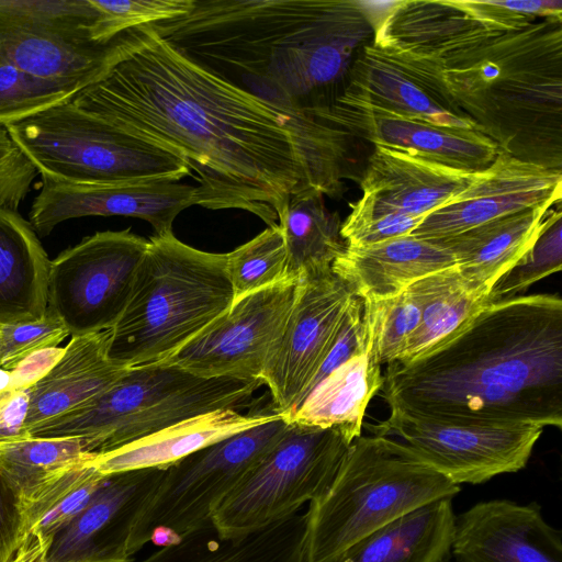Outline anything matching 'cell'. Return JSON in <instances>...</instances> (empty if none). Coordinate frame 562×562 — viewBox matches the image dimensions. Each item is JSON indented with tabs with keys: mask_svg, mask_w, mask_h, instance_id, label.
<instances>
[{
	"mask_svg": "<svg viewBox=\"0 0 562 562\" xmlns=\"http://www.w3.org/2000/svg\"><path fill=\"white\" fill-rule=\"evenodd\" d=\"M336 101L476 131L447 91L439 64L392 56L372 44L356 60L347 87Z\"/></svg>",
	"mask_w": 562,
	"mask_h": 562,
	"instance_id": "20",
	"label": "cell"
},
{
	"mask_svg": "<svg viewBox=\"0 0 562 562\" xmlns=\"http://www.w3.org/2000/svg\"><path fill=\"white\" fill-rule=\"evenodd\" d=\"M42 180L110 183L171 179L192 172L169 150L135 137L71 100L5 126Z\"/></svg>",
	"mask_w": 562,
	"mask_h": 562,
	"instance_id": "8",
	"label": "cell"
},
{
	"mask_svg": "<svg viewBox=\"0 0 562 562\" xmlns=\"http://www.w3.org/2000/svg\"><path fill=\"white\" fill-rule=\"evenodd\" d=\"M353 439L339 427L289 423L270 452L212 517L220 535L236 537L297 513L335 479Z\"/></svg>",
	"mask_w": 562,
	"mask_h": 562,
	"instance_id": "10",
	"label": "cell"
},
{
	"mask_svg": "<svg viewBox=\"0 0 562 562\" xmlns=\"http://www.w3.org/2000/svg\"><path fill=\"white\" fill-rule=\"evenodd\" d=\"M297 288L299 279L288 278L233 303L204 331L161 363L201 378L260 380L282 339Z\"/></svg>",
	"mask_w": 562,
	"mask_h": 562,
	"instance_id": "14",
	"label": "cell"
},
{
	"mask_svg": "<svg viewBox=\"0 0 562 562\" xmlns=\"http://www.w3.org/2000/svg\"><path fill=\"white\" fill-rule=\"evenodd\" d=\"M355 297L331 269L299 278L284 334L260 376L274 411L285 419L308 394Z\"/></svg>",
	"mask_w": 562,
	"mask_h": 562,
	"instance_id": "16",
	"label": "cell"
},
{
	"mask_svg": "<svg viewBox=\"0 0 562 562\" xmlns=\"http://www.w3.org/2000/svg\"><path fill=\"white\" fill-rule=\"evenodd\" d=\"M494 2L518 14L535 18L562 16L561 0H499Z\"/></svg>",
	"mask_w": 562,
	"mask_h": 562,
	"instance_id": "45",
	"label": "cell"
},
{
	"mask_svg": "<svg viewBox=\"0 0 562 562\" xmlns=\"http://www.w3.org/2000/svg\"><path fill=\"white\" fill-rule=\"evenodd\" d=\"M561 170L499 150L465 190L426 215L409 235L441 239L527 209L550 207L561 201Z\"/></svg>",
	"mask_w": 562,
	"mask_h": 562,
	"instance_id": "19",
	"label": "cell"
},
{
	"mask_svg": "<svg viewBox=\"0 0 562 562\" xmlns=\"http://www.w3.org/2000/svg\"><path fill=\"white\" fill-rule=\"evenodd\" d=\"M151 26L318 140L328 130L310 113L341 95L375 34L364 1L356 0H194L187 14Z\"/></svg>",
	"mask_w": 562,
	"mask_h": 562,
	"instance_id": "2",
	"label": "cell"
},
{
	"mask_svg": "<svg viewBox=\"0 0 562 562\" xmlns=\"http://www.w3.org/2000/svg\"><path fill=\"white\" fill-rule=\"evenodd\" d=\"M77 92L61 83L31 75L0 58V126H8L57 104Z\"/></svg>",
	"mask_w": 562,
	"mask_h": 562,
	"instance_id": "38",
	"label": "cell"
},
{
	"mask_svg": "<svg viewBox=\"0 0 562 562\" xmlns=\"http://www.w3.org/2000/svg\"><path fill=\"white\" fill-rule=\"evenodd\" d=\"M341 223L339 214L325 206L324 194L315 189L290 198L278 218L286 249L288 278L331 269L347 246L340 233Z\"/></svg>",
	"mask_w": 562,
	"mask_h": 562,
	"instance_id": "32",
	"label": "cell"
},
{
	"mask_svg": "<svg viewBox=\"0 0 562 562\" xmlns=\"http://www.w3.org/2000/svg\"><path fill=\"white\" fill-rule=\"evenodd\" d=\"M416 285L423 300L420 322L394 361H408L424 353L490 304V291L470 284L456 266L429 274Z\"/></svg>",
	"mask_w": 562,
	"mask_h": 562,
	"instance_id": "33",
	"label": "cell"
},
{
	"mask_svg": "<svg viewBox=\"0 0 562 562\" xmlns=\"http://www.w3.org/2000/svg\"><path fill=\"white\" fill-rule=\"evenodd\" d=\"M255 404L256 401L246 414L235 409H220L178 422L123 447L95 454L90 463L103 474L168 468L198 450L279 415L271 402L266 408Z\"/></svg>",
	"mask_w": 562,
	"mask_h": 562,
	"instance_id": "26",
	"label": "cell"
},
{
	"mask_svg": "<svg viewBox=\"0 0 562 562\" xmlns=\"http://www.w3.org/2000/svg\"><path fill=\"white\" fill-rule=\"evenodd\" d=\"M475 176L413 151L374 145L360 182L361 199L381 213L424 218L465 190Z\"/></svg>",
	"mask_w": 562,
	"mask_h": 562,
	"instance_id": "23",
	"label": "cell"
},
{
	"mask_svg": "<svg viewBox=\"0 0 562 562\" xmlns=\"http://www.w3.org/2000/svg\"><path fill=\"white\" fill-rule=\"evenodd\" d=\"M67 336V327L49 308L36 321L0 325V368L12 371L30 356L56 348Z\"/></svg>",
	"mask_w": 562,
	"mask_h": 562,
	"instance_id": "40",
	"label": "cell"
},
{
	"mask_svg": "<svg viewBox=\"0 0 562 562\" xmlns=\"http://www.w3.org/2000/svg\"><path fill=\"white\" fill-rule=\"evenodd\" d=\"M111 329L70 341L49 371L30 386L27 432L82 406L111 389L128 370L109 356Z\"/></svg>",
	"mask_w": 562,
	"mask_h": 562,
	"instance_id": "25",
	"label": "cell"
},
{
	"mask_svg": "<svg viewBox=\"0 0 562 562\" xmlns=\"http://www.w3.org/2000/svg\"><path fill=\"white\" fill-rule=\"evenodd\" d=\"M167 468L106 474L86 507L38 555L8 562H131L128 539Z\"/></svg>",
	"mask_w": 562,
	"mask_h": 562,
	"instance_id": "18",
	"label": "cell"
},
{
	"mask_svg": "<svg viewBox=\"0 0 562 562\" xmlns=\"http://www.w3.org/2000/svg\"><path fill=\"white\" fill-rule=\"evenodd\" d=\"M452 498L422 505L363 536L331 562H441L448 559L456 516Z\"/></svg>",
	"mask_w": 562,
	"mask_h": 562,
	"instance_id": "29",
	"label": "cell"
},
{
	"mask_svg": "<svg viewBox=\"0 0 562 562\" xmlns=\"http://www.w3.org/2000/svg\"><path fill=\"white\" fill-rule=\"evenodd\" d=\"M456 266L452 254L435 239L411 235L368 246L347 245L331 271L363 301L395 296L418 280Z\"/></svg>",
	"mask_w": 562,
	"mask_h": 562,
	"instance_id": "24",
	"label": "cell"
},
{
	"mask_svg": "<svg viewBox=\"0 0 562 562\" xmlns=\"http://www.w3.org/2000/svg\"><path fill=\"white\" fill-rule=\"evenodd\" d=\"M148 239L131 229L95 232L50 260L47 308L70 336L111 329L131 296Z\"/></svg>",
	"mask_w": 562,
	"mask_h": 562,
	"instance_id": "12",
	"label": "cell"
},
{
	"mask_svg": "<svg viewBox=\"0 0 562 562\" xmlns=\"http://www.w3.org/2000/svg\"><path fill=\"white\" fill-rule=\"evenodd\" d=\"M71 101L181 158L198 173L195 205L244 210L274 226L292 195L314 189L304 155L316 142L151 25L115 37L104 72Z\"/></svg>",
	"mask_w": 562,
	"mask_h": 562,
	"instance_id": "1",
	"label": "cell"
},
{
	"mask_svg": "<svg viewBox=\"0 0 562 562\" xmlns=\"http://www.w3.org/2000/svg\"><path fill=\"white\" fill-rule=\"evenodd\" d=\"M97 15L92 40L109 43L122 33L187 14L194 0H92Z\"/></svg>",
	"mask_w": 562,
	"mask_h": 562,
	"instance_id": "39",
	"label": "cell"
},
{
	"mask_svg": "<svg viewBox=\"0 0 562 562\" xmlns=\"http://www.w3.org/2000/svg\"><path fill=\"white\" fill-rule=\"evenodd\" d=\"M311 115L374 145L405 149L471 172L486 169L499 151L490 138L475 130L440 126L339 101Z\"/></svg>",
	"mask_w": 562,
	"mask_h": 562,
	"instance_id": "21",
	"label": "cell"
},
{
	"mask_svg": "<svg viewBox=\"0 0 562 562\" xmlns=\"http://www.w3.org/2000/svg\"><path fill=\"white\" fill-rule=\"evenodd\" d=\"M441 562H457V561H450V560L446 559V560H443Z\"/></svg>",
	"mask_w": 562,
	"mask_h": 562,
	"instance_id": "46",
	"label": "cell"
},
{
	"mask_svg": "<svg viewBox=\"0 0 562 562\" xmlns=\"http://www.w3.org/2000/svg\"><path fill=\"white\" fill-rule=\"evenodd\" d=\"M288 256L279 225L268 226L252 239L226 254V274L233 303L285 279Z\"/></svg>",
	"mask_w": 562,
	"mask_h": 562,
	"instance_id": "36",
	"label": "cell"
},
{
	"mask_svg": "<svg viewBox=\"0 0 562 562\" xmlns=\"http://www.w3.org/2000/svg\"><path fill=\"white\" fill-rule=\"evenodd\" d=\"M383 374L368 349L323 379L286 419L319 427H339L353 440L361 436L371 398L381 391Z\"/></svg>",
	"mask_w": 562,
	"mask_h": 562,
	"instance_id": "31",
	"label": "cell"
},
{
	"mask_svg": "<svg viewBox=\"0 0 562 562\" xmlns=\"http://www.w3.org/2000/svg\"><path fill=\"white\" fill-rule=\"evenodd\" d=\"M195 203L196 187L171 179L92 184L42 180L29 222L37 236L45 237L69 220L120 215L144 220L155 235H162L172 232L177 215Z\"/></svg>",
	"mask_w": 562,
	"mask_h": 562,
	"instance_id": "17",
	"label": "cell"
},
{
	"mask_svg": "<svg viewBox=\"0 0 562 562\" xmlns=\"http://www.w3.org/2000/svg\"><path fill=\"white\" fill-rule=\"evenodd\" d=\"M350 214L341 223V236L350 246H368L409 235L424 220L395 213L374 211L359 199L350 205Z\"/></svg>",
	"mask_w": 562,
	"mask_h": 562,
	"instance_id": "41",
	"label": "cell"
},
{
	"mask_svg": "<svg viewBox=\"0 0 562 562\" xmlns=\"http://www.w3.org/2000/svg\"><path fill=\"white\" fill-rule=\"evenodd\" d=\"M288 425L278 415L170 464L134 522L130 555L149 541L164 547L211 524L217 507L270 452Z\"/></svg>",
	"mask_w": 562,
	"mask_h": 562,
	"instance_id": "9",
	"label": "cell"
},
{
	"mask_svg": "<svg viewBox=\"0 0 562 562\" xmlns=\"http://www.w3.org/2000/svg\"><path fill=\"white\" fill-rule=\"evenodd\" d=\"M362 319L373 360L382 366L400 359L422 317L423 300L416 282L395 296L362 300Z\"/></svg>",
	"mask_w": 562,
	"mask_h": 562,
	"instance_id": "35",
	"label": "cell"
},
{
	"mask_svg": "<svg viewBox=\"0 0 562 562\" xmlns=\"http://www.w3.org/2000/svg\"><path fill=\"white\" fill-rule=\"evenodd\" d=\"M460 485L391 437L359 436L327 491L310 503L308 562H331L382 525Z\"/></svg>",
	"mask_w": 562,
	"mask_h": 562,
	"instance_id": "6",
	"label": "cell"
},
{
	"mask_svg": "<svg viewBox=\"0 0 562 562\" xmlns=\"http://www.w3.org/2000/svg\"><path fill=\"white\" fill-rule=\"evenodd\" d=\"M536 19L508 11L494 0L392 1L372 45L404 59L441 64L483 42Z\"/></svg>",
	"mask_w": 562,
	"mask_h": 562,
	"instance_id": "15",
	"label": "cell"
},
{
	"mask_svg": "<svg viewBox=\"0 0 562 562\" xmlns=\"http://www.w3.org/2000/svg\"><path fill=\"white\" fill-rule=\"evenodd\" d=\"M226 254L154 235L137 269L127 305L111 328L109 356L135 368L161 363L228 311L233 290Z\"/></svg>",
	"mask_w": 562,
	"mask_h": 562,
	"instance_id": "5",
	"label": "cell"
},
{
	"mask_svg": "<svg viewBox=\"0 0 562 562\" xmlns=\"http://www.w3.org/2000/svg\"><path fill=\"white\" fill-rule=\"evenodd\" d=\"M451 552L457 562H562L561 531L536 502H480L456 517Z\"/></svg>",
	"mask_w": 562,
	"mask_h": 562,
	"instance_id": "22",
	"label": "cell"
},
{
	"mask_svg": "<svg viewBox=\"0 0 562 562\" xmlns=\"http://www.w3.org/2000/svg\"><path fill=\"white\" fill-rule=\"evenodd\" d=\"M308 531L307 510L236 537L220 535L211 522L139 562H308Z\"/></svg>",
	"mask_w": 562,
	"mask_h": 562,
	"instance_id": "27",
	"label": "cell"
},
{
	"mask_svg": "<svg viewBox=\"0 0 562 562\" xmlns=\"http://www.w3.org/2000/svg\"><path fill=\"white\" fill-rule=\"evenodd\" d=\"M562 16L494 36L440 66L443 85L501 151L561 170Z\"/></svg>",
	"mask_w": 562,
	"mask_h": 562,
	"instance_id": "4",
	"label": "cell"
},
{
	"mask_svg": "<svg viewBox=\"0 0 562 562\" xmlns=\"http://www.w3.org/2000/svg\"><path fill=\"white\" fill-rule=\"evenodd\" d=\"M561 212L546 215L541 229L530 248L492 286L490 303L517 296L535 282L561 270Z\"/></svg>",
	"mask_w": 562,
	"mask_h": 562,
	"instance_id": "37",
	"label": "cell"
},
{
	"mask_svg": "<svg viewBox=\"0 0 562 562\" xmlns=\"http://www.w3.org/2000/svg\"><path fill=\"white\" fill-rule=\"evenodd\" d=\"M548 210L527 209L435 240L452 254L465 281L491 291L533 244Z\"/></svg>",
	"mask_w": 562,
	"mask_h": 562,
	"instance_id": "30",
	"label": "cell"
},
{
	"mask_svg": "<svg viewBox=\"0 0 562 562\" xmlns=\"http://www.w3.org/2000/svg\"><path fill=\"white\" fill-rule=\"evenodd\" d=\"M49 267L31 223L18 211L0 207V325L44 316Z\"/></svg>",
	"mask_w": 562,
	"mask_h": 562,
	"instance_id": "28",
	"label": "cell"
},
{
	"mask_svg": "<svg viewBox=\"0 0 562 562\" xmlns=\"http://www.w3.org/2000/svg\"><path fill=\"white\" fill-rule=\"evenodd\" d=\"M374 435L391 437L456 484H481L524 469L543 428L531 425L462 424L417 418L397 411Z\"/></svg>",
	"mask_w": 562,
	"mask_h": 562,
	"instance_id": "13",
	"label": "cell"
},
{
	"mask_svg": "<svg viewBox=\"0 0 562 562\" xmlns=\"http://www.w3.org/2000/svg\"><path fill=\"white\" fill-rule=\"evenodd\" d=\"M24 498L0 472V562H8L24 528Z\"/></svg>",
	"mask_w": 562,
	"mask_h": 562,
	"instance_id": "43",
	"label": "cell"
},
{
	"mask_svg": "<svg viewBox=\"0 0 562 562\" xmlns=\"http://www.w3.org/2000/svg\"><path fill=\"white\" fill-rule=\"evenodd\" d=\"M92 0H0V58L77 93L104 72L109 43L92 40Z\"/></svg>",
	"mask_w": 562,
	"mask_h": 562,
	"instance_id": "11",
	"label": "cell"
},
{
	"mask_svg": "<svg viewBox=\"0 0 562 562\" xmlns=\"http://www.w3.org/2000/svg\"><path fill=\"white\" fill-rule=\"evenodd\" d=\"M94 457L85 438L30 436L0 442V472L26 499L68 470Z\"/></svg>",
	"mask_w": 562,
	"mask_h": 562,
	"instance_id": "34",
	"label": "cell"
},
{
	"mask_svg": "<svg viewBox=\"0 0 562 562\" xmlns=\"http://www.w3.org/2000/svg\"><path fill=\"white\" fill-rule=\"evenodd\" d=\"M382 397L412 417L562 426V301L517 295L487 304L408 361L386 363Z\"/></svg>",
	"mask_w": 562,
	"mask_h": 562,
	"instance_id": "3",
	"label": "cell"
},
{
	"mask_svg": "<svg viewBox=\"0 0 562 562\" xmlns=\"http://www.w3.org/2000/svg\"><path fill=\"white\" fill-rule=\"evenodd\" d=\"M1 369V368H0Z\"/></svg>",
	"mask_w": 562,
	"mask_h": 562,
	"instance_id": "47",
	"label": "cell"
},
{
	"mask_svg": "<svg viewBox=\"0 0 562 562\" xmlns=\"http://www.w3.org/2000/svg\"><path fill=\"white\" fill-rule=\"evenodd\" d=\"M30 387L0 391V442L30 437L26 417Z\"/></svg>",
	"mask_w": 562,
	"mask_h": 562,
	"instance_id": "44",
	"label": "cell"
},
{
	"mask_svg": "<svg viewBox=\"0 0 562 562\" xmlns=\"http://www.w3.org/2000/svg\"><path fill=\"white\" fill-rule=\"evenodd\" d=\"M261 385L258 379L201 378L167 363L128 368L106 392L29 435L85 438L100 454L198 415L251 407Z\"/></svg>",
	"mask_w": 562,
	"mask_h": 562,
	"instance_id": "7",
	"label": "cell"
},
{
	"mask_svg": "<svg viewBox=\"0 0 562 562\" xmlns=\"http://www.w3.org/2000/svg\"><path fill=\"white\" fill-rule=\"evenodd\" d=\"M37 175L5 127L0 126V207L18 211Z\"/></svg>",
	"mask_w": 562,
	"mask_h": 562,
	"instance_id": "42",
	"label": "cell"
}]
</instances>
